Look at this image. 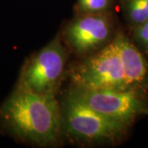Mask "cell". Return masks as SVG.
Returning a JSON list of instances; mask_svg holds the SVG:
<instances>
[{"label": "cell", "mask_w": 148, "mask_h": 148, "mask_svg": "<svg viewBox=\"0 0 148 148\" xmlns=\"http://www.w3.org/2000/svg\"><path fill=\"white\" fill-rule=\"evenodd\" d=\"M66 62V50L55 38L24 66L17 87L40 94H53L63 77Z\"/></svg>", "instance_id": "5b68a950"}, {"label": "cell", "mask_w": 148, "mask_h": 148, "mask_svg": "<svg viewBox=\"0 0 148 148\" xmlns=\"http://www.w3.org/2000/svg\"><path fill=\"white\" fill-rule=\"evenodd\" d=\"M113 40L121 57L128 87L145 95L148 89V62L144 53L123 34H118Z\"/></svg>", "instance_id": "52a82bcc"}, {"label": "cell", "mask_w": 148, "mask_h": 148, "mask_svg": "<svg viewBox=\"0 0 148 148\" xmlns=\"http://www.w3.org/2000/svg\"><path fill=\"white\" fill-rule=\"evenodd\" d=\"M113 30L110 17L106 12L81 13L69 23L64 38L76 53L89 55L110 42Z\"/></svg>", "instance_id": "8992f818"}, {"label": "cell", "mask_w": 148, "mask_h": 148, "mask_svg": "<svg viewBox=\"0 0 148 148\" xmlns=\"http://www.w3.org/2000/svg\"><path fill=\"white\" fill-rule=\"evenodd\" d=\"M70 77L75 88L130 89L114 40L75 66Z\"/></svg>", "instance_id": "3957f363"}, {"label": "cell", "mask_w": 148, "mask_h": 148, "mask_svg": "<svg viewBox=\"0 0 148 148\" xmlns=\"http://www.w3.org/2000/svg\"><path fill=\"white\" fill-rule=\"evenodd\" d=\"M110 8V0H77V8L81 13L106 12Z\"/></svg>", "instance_id": "9c48e42d"}, {"label": "cell", "mask_w": 148, "mask_h": 148, "mask_svg": "<svg viewBox=\"0 0 148 148\" xmlns=\"http://www.w3.org/2000/svg\"><path fill=\"white\" fill-rule=\"evenodd\" d=\"M4 125L16 138L37 146H52L62 127L61 109L54 94L17 87L0 110Z\"/></svg>", "instance_id": "6da1fadb"}, {"label": "cell", "mask_w": 148, "mask_h": 148, "mask_svg": "<svg viewBox=\"0 0 148 148\" xmlns=\"http://www.w3.org/2000/svg\"><path fill=\"white\" fill-rule=\"evenodd\" d=\"M132 32L133 42L148 56V19L142 24L132 27Z\"/></svg>", "instance_id": "30bf717a"}, {"label": "cell", "mask_w": 148, "mask_h": 148, "mask_svg": "<svg viewBox=\"0 0 148 148\" xmlns=\"http://www.w3.org/2000/svg\"><path fill=\"white\" fill-rule=\"evenodd\" d=\"M70 92L93 110L130 126L147 112L145 95L132 89L73 87Z\"/></svg>", "instance_id": "277c9868"}, {"label": "cell", "mask_w": 148, "mask_h": 148, "mask_svg": "<svg viewBox=\"0 0 148 148\" xmlns=\"http://www.w3.org/2000/svg\"><path fill=\"white\" fill-rule=\"evenodd\" d=\"M62 127L69 138L85 143H111L123 138L128 125L93 110L69 92L61 108Z\"/></svg>", "instance_id": "7a4b0ae2"}, {"label": "cell", "mask_w": 148, "mask_h": 148, "mask_svg": "<svg viewBox=\"0 0 148 148\" xmlns=\"http://www.w3.org/2000/svg\"><path fill=\"white\" fill-rule=\"evenodd\" d=\"M123 13L131 27L148 19V0H124Z\"/></svg>", "instance_id": "ba28073f"}]
</instances>
